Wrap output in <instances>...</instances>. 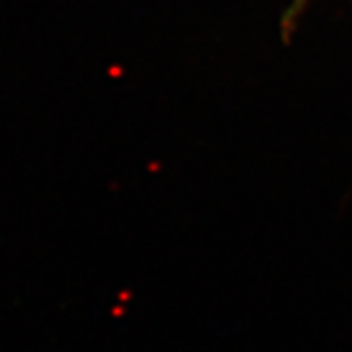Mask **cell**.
Segmentation results:
<instances>
[{"label":"cell","instance_id":"obj_1","mask_svg":"<svg viewBox=\"0 0 352 352\" xmlns=\"http://www.w3.org/2000/svg\"><path fill=\"white\" fill-rule=\"evenodd\" d=\"M305 2H307V0H296V2H294V6H292V10H289V16H292V18H298V14L302 12V8L305 6Z\"/></svg>","mask_w":352,"mask_h":352}]
</instances>
